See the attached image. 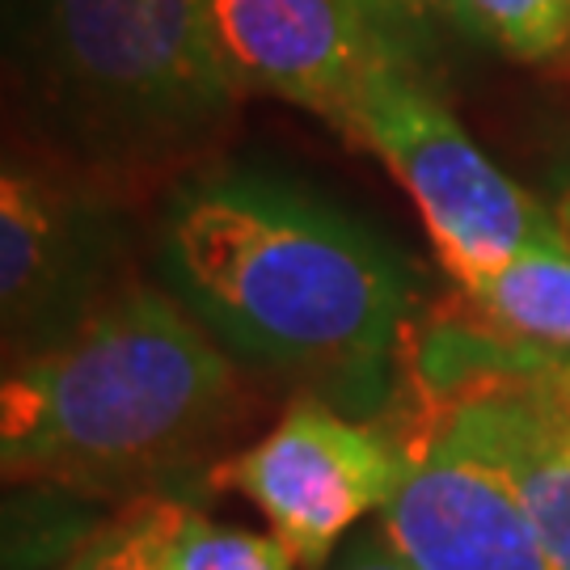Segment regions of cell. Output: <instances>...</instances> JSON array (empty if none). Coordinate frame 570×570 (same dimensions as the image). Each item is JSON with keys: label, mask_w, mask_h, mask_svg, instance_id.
Segmentation results:
<instances>
[{"label": "cell", "mask_w": 570, "mask_h": 570, "mask_svg": "<svg viewBox=\"0 0 570 570\" xmlns=\"http://www.w3.org/2000/svg\"><path fill=\"white\" fill-rule=\"evenodd\" d=\"M161 263L183 305L237 355L376 402L410 317V275L367 228L254 174L186 186Z\"/></svg>", "instance_id": "1"}, {"label": "cell", "mask_w": 570, "mask_h": 570, "mask_svg": "<svg viewBox=\"0 0 570 570\" xmlns=\"http://www.w3.org/2000/svg\"><path fill=\"white\" fill-rule=\"evenodd\" d=\"M237 367L165 292L127 287L4 381V478L127 482L186 461L237 410Z\"/></svg>", "instance_id": "2"}, {"label": "cell", "mask_w": 570, "mask_h": 570, "mask_svg": "<svg viewBox=\"0 0 570 570\" xmlns=\"http://www.w3.org/2000/svg\"><path fill=\"white\" fill-rule=\"evenodd\" d=\"M346 140L372 148L423 212L440 263L469 284L515 254L567 242L546 204L490 161L397 51L372 68Z\"/></svg>", "instance_id": "3"}, {"label": "cell", "mask_w": 570, "mask_h": 570, "mask_svg": "<svg viewBox=\"0 0 570 570\" xmlns=\"http://www.w3.org/2000/svg\"><path fill=\"white\" fill-rule=\"evenodd\" d=\"M376 532L414 570H553L515 487L490 393L440 385L406 444V473Z\"/></svg>", "instance_id": "4"}, {"label": "cell", "mask_w": 570, "mask_h": 570, "mask_svg": "<svg viewBox=\"0 0 570 570\" xmlns=\"http://www.w3.org/2000/svg\"><path fill=\"white\" fill-rule=\"evenodd\" d=\"M47 42L63 94L144 140L195 136L242 94L216 56L207 0H47Z\"/></svg>", "instance_id": "5"}, {"label": "cell", "mask_w": 570, "mask_h": 570, "mask_svg": "<svg viewBox=\"0 0 570 570\" xmlns=\"http://www.w3.org/2000/svg\"><path fill=\"white\" fill-rule=\"evenodd\" d=\"M402 473L406 444L322 397L292 402L279 428L220 469L308 570L326 567L346 532L385 508Z\"/></svg>", "instance_id": "6"}, {"label": "cell", "mask_w": 570, "mask_h": 570, "mask_svg": "<svg viewBox=\"0 0 570 570\" xmlns=\"http://www.w3.org/2000/svg\"><path fill=\"white\" fill-rule=\"evenodd\" d=\"M228 81L275 94L351 131L372 68L385 60L381 0H207Z\"/></svg>", "instance_id": "7"}, {"label": "cell", "mask_w": 570, "mask_h": 570, "mask_svg": "<svg viewBox=\"0 0 570 570\" xmlns=\"http://www.w3.org/2000/svg\"><path fill=\"white\" fill-rule=\"evenodd\" d=\"M449 381H473L490 393L515 487L553 570H570V389L558 360L494 334L456 351Z\"/></svg>", "instance_id": "8"}, {"label": "cell", "mask_w": 570, "mask_h": 570, "mask_svg": "<svg viewBox=\"0 0 570 570\" xmlns=\"http://www.w3.org/2000/svg\"><path fill=\"white\" fill-rule=\"evenodd\" d=\"M72 254V207L56 186L4 165L0 178V308L4 326H26L60 287Z\"/></svg>", "instance_id": "9"}, {"label": "cell", "mask_w": 570, "mask_h": 570, "mask_svg": "<svg viewBox=\"0 0 570 570\" xmlns=\"http://www.w3.org/2000/svg\"><path fill=\"white\" fill-rule=\"evenodd\" d=\"M465 296L490 334L529 351H570V245H537L469 279Z\"/></svg>", "instance_id": "10"}, {"label": "cell", "mask_w": 570, "mask_h": 570, "mask_svg": "<svg viewBox=\"0 0 570 570\" xmlns=\"http://www.w3.org/2000/svg\"><path fill=\"white\" fill-rule=\"evenodd\" d=\"M148 546L161 570H296V553L271 532H245L212 524L207 515L178 503H153L140 511Z\"/></svg>", "instance_id": "11"}, {"label": "cell", "mask_w": 570, "mask_h": 570, "mask_svg": "<svg viewBox=\"0 0 570 570\" xmlns=\"http://www.w3.org/2000/svg\"><path fill=\"white\" fill-rule=\"evenodd\" d=\"M456 18L520 63L570 56V0H456Z\"/></svg>", "instance_id": "12"}, {"label": "cell", "mask_w": 570, "mask_h": 570, "mask_svg": "<svg viewBox=\"0 0 570 570\" xmlns=\"http://www.w3.org/2000/svg\"><path fill=\"white\" fill-rule=\"evenodd\" d=\"M63 570H161V567H157V553L148 546L144 520L131 515L127 524H115L98 541H89Z\"/></svg>", "instance_id": "13"}, {"label": "cell", "mask_w": 570, "mask_h": 570, "mask_svg": "<svg viewBox=\"0 0 570 570\" xmlns=\"http://www.w3.org/2000/svg\"><path fill=\"white\" fill-rule=\"evenodd\" d=\"M322 570H414V567H406L397 553L389 550L385 537L372 524V529L355 532V541H346L343 550L334 553Z\"/></svg>", "instance_id": "14"}, {"label": "cell", "mask_w": 570, "mask_h": 570, "mask_svg": "<svg viewBox=\"0 0 570 570\" xmlns=\"http://www.w3.org/2000/svg\"><path fill=\"white\" fill-rule=\"evenodd\" d=\"M397 13H410V18H428V13H456V0H381Z\"/></svg>", "instance_id": "15"}, {"label": "cell", "mask_w": 570, "mask_h": 570, "mask_svg": "<svg viewBox=\"0 0 570 570\" xmlns=\"http://www.w3.org/2000/svg\"><path fill=\"white\" fill-rule=\"evenodd\" d=\"M550 212H553V220H558V228H562V237H567V245H570V183H567V190L558 195V204H550Z\"/></svg>", "instance_id": "16"}, {"label": "cell", "mask_w": 570, "mask_h": 570, "mask_svg": "<svg viewBox=\"0 0 570 570\" xmlns=\"http://www.w3.org/2000/svg\"><path fill=\"white\" fill-rule=\"evenodd\" d=\"M558 372H562V381H567V389H570V364L567 360H558Z\"/></svg>", "instance_id": "17"}]
</instances>
